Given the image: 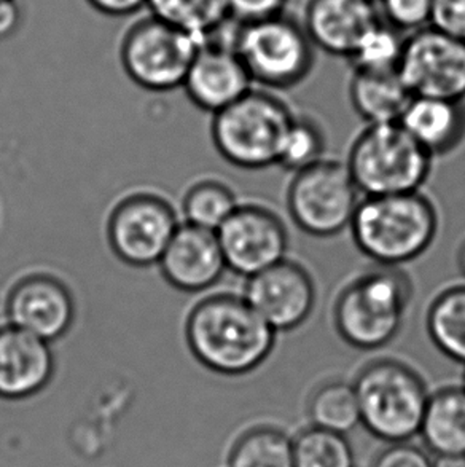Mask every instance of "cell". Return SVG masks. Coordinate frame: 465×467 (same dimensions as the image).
<instances>
[{
	"instance_id": "1",
	"label": "cell",
	"mask_w": 465,
	"mask_h": 467,
	"mask_svg": "<svg viewBox=\"0 0 465 467\" xmlns=\"http://www.w3.org/2000/svg\"><path fill=\"white\" fill-rule=\"evenodd\" d=\"M183 334L190 353L204 368L230 379L264 366L277 340L245 298L232 292L200 298L185 317Z\"/></svg>"
},
{
	"instance_id": "2",
	"label": "cell",
	"mask_w": 465,
	"mask_h": 467,
	"mask_svg": "<svg viewBox=\"0 0 465 467\" xmlns=\"http://www.w3.org/2000/svg\"><path fill=\"white\" fill-rule=\"evenodd\" d=\"M440 215L422 192L362 196L352 217V241L375 265L398 266L422 257L434 244Z\"/></svg>"
},
{
	"instance_id": "3",
	"label": "cell",
	"mask_w": 465,
	"mask_h": 467,
	"mask_svg": "<svg viewBox=\"0 0 465 467\" xmlns=\"http://www.w3.org/2000/svg\"><path fill=\"white\" fill-rule=\"evenodd\" d=\"M413 296L415 285L402 268H368L347 281L335 298V330L358 351L388 347L400 334Z\"/></svg>"
},
{
	"instance_id": "4",
	"label": "cell",
	"mask_w": 465,
	"mask_h": 467,
	"mask_svg": "<svg viewBox=\"0 0 465 467\" xmlns=\"http://www.w3.org/2000/svg\"><path fill=\"white\" fill-rule=\"evenodd\" d=\"M352 385L362 424L371 436L388 443L419 436L430 392L413 367L396 358H379L365 364Z\"/></svg>"
},
{
	"instance_id": "5",
	"label": "cell",
	"mask_w": 465,
	"mask_h": 467,
	"mask_svg": "<svg viewBox=\"0 0 465 467\" xmlns=\"http://www.w3.org/2000/svg\"><path fill=\"white\" fill-rule=\"evenodd\" d=\"M295 115L274 91L253 87L239 101L212 115V144L239 170H266L277 164Z\"/></svg>"
},
{
	"instance_id": "6",
	"label": "cell",
	"mask_w": 465,
	"mask_h": 467,
	"mask_svg": "<svg viewBox=\"0 0 465 467\" xmlns=\"http://www.w3.org/2000/svg\"><path fill=\"white\" fill-rule=\"evenodd\" d=\"M362 196L421 192L428 182L430 157L400 123L367 125L357 134L345 161Z\"/></svg>"
},
{
	"instance_id": "7",
	"label": "cell",
	"mask_w": 465,
	"mask_h": 467,
	"mask_svg": "<svg viewBox=\"0 0 465 467\" xmlns=\"http://www.w3.org/2000/svg\"><path fill=\"white\" fill-rule=\"evenodd\" d=\"M253 85L270 91L290 89L308 78L315 48L302 21L287 13L249 25H239L234 38Z\"/></svg>"
},
{
	"instance_id": "8",
	"label": "cell",
	"mask_w": 465,
	"mask_h": 467,
	"mask_svg": "<svg viewBox=\"0 0 465 467\" xmlns=\"http://www.w3.org/2000/svg\"><path fill=\"white\" fill-rule=\"evenodd\" d=\"M202 40L153 15L140 16L119 42V61L126 76L153 93L182 88Z\"/></svg>"
},
{
	"instance_id": "9",
	"label": "cell",
	"mask_w": 465,
	"mask_h": 467,
	"mask_svg": "<svg viewBox=\"0 0 465 467\" xmlns=\"http://www.w3.org/2000/svg\"><path fill=\"white\" fill-rule=\"evenodd\" d=\"M360 200L346 163L332 158L292 174L285 192L294 225L315 238H334L349 230Z\"/></svg>"
},
{
	"instance_id": "10",
	"label": "cell",
	"mask_w": 465,
	"mask_h": 467,
	"mask_svg": "<svg viewBox=\"0 0 465 467\" xmlns=\"http://www.w3.org/2000/svg\"><path fill=\"white\" fill-rule=\"evenodd\" d=\"M181 223V213L168 196L151 189H134L110 208L106 221L108 244L126 265H158Z\"/></svg>"
},
{
	"instance_id": "11",
	"label": "cell",
	"mask_w": 465,
	"mask_h": 467,
	"mask_svg": "<svg viewBox=\"0 0 465 467\" xmlns=\"http://www.w3.org/2000/svg\"><path fill=\"white\" fill-rule=\"evenodd\" d=\"M397 72L413 96L465 101V42L432 26L413 32Z\"/></svg>"
},
{
	"instance_id": "12",
	"label": "cell",
	"mask_w": 465,
	"mask_h": 467,
	"mask_svg": "<svg viewBox=\"0 0 465 467\" xmlns=\"http://www.w3.org/2000/svg\"><path fill=\"white\" fill-rule=\"evenodd\" d=\"M228 272L251 278L289 255V230L274 209L241 202L217 232Z\"/></svg>"
},
{
	"instance_id": "13",
	"label": "cell",
	"mask_w": 465,
	"mask_h": 467,
	"mask_svg": "<svg viewBox=\"0 0 465 467\" xmlns=\"http://www.w3.org/2000/svg\"><path fill=\"white\" fill-rule=\"evenodd\" d=\"M4 313L6 324L55 343L69 334L76 322V297L57 275L29 272L8 287Z\"/></svg>"
},
{
	"instance_id": "14",
	"label": "cell",
	"mask_w": 465,
	"mask_h": 467,
	"mask_svg": "<svg viewBox=\"0 0 465 467\" xmlns=\"http://www.w3.org/2000/svg\"><path fill=\"white\" fill-rule=\"evenodd\" d=\"M241 296L276 334L302 327L317 304L313 275L289 257L245 279Z\"/></svg>"
},
{
	"instance_id": "15",
	"label": "cell",
	"mask_w": 465,
	"mask_h": 467,
	"mask_svg": "<svg viewBox=\"0 0 465 467\" xmlns=\"http://www.w3.org/2000/svg\"><path fill=\"white\" fill-rule=\"evenodd\" d=\"M164 281L177 291L202 294L228 272L215 232L181 223L158 262Z\"/></svg>"
},
{
	"instance_id": "16",
	"label": "cell",
	"mask_w": 465,
	"mask_h": 467,
	"mask_svg": "<svg viewBox=\"0 0 465 467\" xmlns=\"http://www.w3.org/2000/svg\"><path fill=\"white\" fill-rule=\"evenodd\" d=\"M253 87L236 50L217 42L202 44L182 85L191 104L212 115L239 101Z\"/></svg>"
},
{
	"instance_id": "17",
	"label": "cell",
	"mask_w": 465,
	"mask_h": 467,
	"mask_svg": "<svg viewBox=\"0 0 465 467\" xmlns=\"http://www.w3.org/2000/svg\"><path fill=\"white\" fill-rule=\"evenodd\" d=\"M57 373L51 343L0 324V400L21 402L44 392Z\"/></svg>"
},
{
	"instance_id": "18",
	"label": "cell",
	"mask_w": 465,
	"mask_h": 467,
	"mask_svg": "<svg viewBox=\"0 0 465 467\" xmlns=\"http://www.w3.org/2000/svg\"><path fill=\"white\" fill-rule=\"evenodd\" d=\"M381 19L370 0H306L302 25L315 50L349 61Z\"/></svg>"
},
{
	"instance_id": "19",
	"label": "cell",
	"mask_w": 465,
	"mask_h": 467,
	"mask_svg": "<svg viewBox=\"0 0 465 467\" xmlns=\"http://www.w3.org/2000/svg\"><path fill=\"white\" fill-rule=\"evenodd\" d=\"M398 123L430 157H445L465 142V101L413 96Z\"/></svg>"
},
{
	"instance_id": "20",
	"label": "cell",
	"mask_w": 465,
	"mask_h": 467,
	"mask_svg": "<svg viewBox=\"0 0 465 467\" xmlns=\"http://www.w3.org/2000/svg\"><path fill=\"white\" fill-rule=\"evenodd\" d=\"M349 101L367 125L398 123L413 95L397 70L354 69L349 80Z\"/></svg>"
},
{
	"instance_id": "21",
	"label": "cell",
	"mask_w": 465,
	"mask_h": 467,
	"mask_svg": "<svg viewBox=\"0 0 465 467\" xmlns=\"http://www.w3.org/2000/svg\"><path fill=\"white\" fill-rule=\"evenodd\" d=\"M419 436L435 456L465 455V389L445 386L430 392Z\"/></svg>"
},
{
	"instance_id": "22",
	"label": "cell",
	"mask_w": 465,
	"mask_h": 467,
	"mask_svg": "<svg viewBox=\"0 0 465 467\" xmlns=\"http://www.w3.org/2000/svg\"><path fill=\"white\" fill-rule=\"evenodd\" d=\"M426 330L443 356L465 367V285H448L432 298Z\"/></svg>"
},
{
	"instance_id": "23",
	"label": "cell",
	"mask_w": 465,
	"mask_h": 467,
	"mask_svg": "<svg viewBox=\"0 0 465 467\" xmlns=\"http://www.w3.org/2000/svg\"><path fill=\"white\" fill-rule=\"evenodd\" d=\"M241 202L230 183L214 176L190 183L181 200V219L193 227L217 232Z\"/></svg>"
},
{
	"instance_id": "24",
	"label": "cell",
	"mask_w": 465,
	"mask_h": 467,
	"mask_svg": "<svg viewBox=\"0 0 465 467\" xmlns=\"http://www.w3.org/2000/svg\"><path fill=\"white\" fill-rule=\"evenodd\" d=\"M228 467H295L294 437L270 424H258L236 437Z\"/></svg>"
},
{
	"instance_id": "25",
	"label": "cell",
	"mask_w": 465,
	"mask_h": 467,
	"mask_svg": "<svg viewBox=\"0 0 465 467\" xmlns=\"http://www.w3.org/2000/svg\"><path fill=\"white\" fill-rule=\"evenodd\" d=\"M149 13L202 42L232 19L227 0H147Z\"/></svg>"
},
{
	"instance_id": "26",
	"label": "cell",
	"mask_w": 465,
	"mask_h": 467,
	"mask_svg": "<svg viewBox=\"0 0 465 467\" xmlns=\"http://www.w3.org/2000/svg\"><path fill=\"white\" fill-rule=\"evenodd\" d=\"M308 415L311 426L346 436L362 424L354 385L334 379L319 386L309 399Z\"/></svg>"
},
{
	"instance_id": "27",
	"label": "cell",
	"mask_w": 465,
	"mask_h": 467,
	"mask_svg": "<svg viewBox=\"0 0 465 467\" xmlns=\"http://www.w3.org/2000/svg\"><path fill=\"white\" fill-rule=\"evenodd\" d=\"M295 467H356L346 436L309 426L294 437Z\"/></svg>"
},
{
	"instance_id": "28",
	"label": "cell",
	"mask_w": 465,
	"mask_h": 467,
	"mask_svg": "<svg viewBox=\"0 0 465 467\" xmlns=\"http://www.w3.org/2000/svg\"><path fill=\"white\" fill-rule=\"evenodd\" d=\"M327 136L321 123L308 115H295L284 138L277 166L295 174L326 157Z\"/></svg>"
},
{
	"instance_id": "29",
	"label": "cell",
	"mask_w": 465,
	"mask_h": 467,
	"mask_svg": "<svg viewBox=\"0 0 465 467\" xmlns=\"http://www.w3.org/2000/svg\"><path fill=\"white\" fill-rule=\"evenodd\" d=\"M405 34L383 19L360 42L349 63L354 69L390 72L397 70L402 57Z\"/></svg>"
},
{
	"instance_id": "30",
	"label": "cell",
	"mask_w": 465,
	"mask_h": 467,
	"mask_svg": "<svg viewBox=\"0 0 465 467\" xmlns=\"http://www.w3.org/2000/svg\"><path fill=\"white\" fill-rule=\"evenodd\" d=\"M434 0H379L377 10L384 23L409 36L430 26Z\"/></svg>"
},
{
	"instance_id": "31",
	"label": "cell",
	"mask_w": 465,
	"mask_h": 467,
	"mask_svg": "<svg viewBox=\"0 0 465 467\" xmlns=\"http://www.w3.org/2000/svg\"><path fill=\"white\" fill-rule=\"evenodd\" d=\"M227 4L232 19L249 25L287 13L289 0H227Z\"/></svg>"
},
{
	"instance_id": "32",
	"label": "cell",
	"mask_w": 465,
	"mask_h": 467,
	"mask_svg": "<svg viewBox=\"0 0 465 467\" xmlns=\"http://www.w3.org/2000/svg\"><path fill=\"white\" fill-rule=\"evenodd\" d=\"M430 26L465 42V0H434Z\"/></svg>"
},
{
	"instance_id": "33",
	"label": "cell",
	"mask_w": 465,
	"mask_h": 467,
	"mask_svg": "<svg viewBox=\"0 0 465 467\" xmlns=\"http://www.w3.org/2000/svg\"><path fill=\"white\" fill-rule=\"evenodd\" d=\"M373 467H434V460L426 450L413 443H389L375 458Z\"/></svg>"
},
{
	"instance_id": "34",
	"label": "cell",
	"mask_w": 465,
	"mask_h": 467,
	"mask_svg": "<svg viewBox=\"0 0 465 467\" xmlns=\"http://www.w3.org/2000/svg\"><path fill=\"white\" fill-rule=\"evenodd\" d=\"M96 12L112 18L131 16L147 6V0H87Z\"/></svg>"
},
{
	"instance_id": "35",
	"label": "cell",
	"mask_w": 465,
	"mask_h": 467,
	"mask_svg": "<svg viewBox=\"0 0 465 467\" xmlns=\"http://www.w3.org/2000/svg\"><path fill=\"white\" fill-rule=\"evenodd\" d=\"M23 12L18 0L0 2V42L13 37L21 27Z\"/></svg>"
},
{
	"instance_id": "36",
	"label": "cell",
	"mask_w": 465,
	"mask_h": 467,
	"mask_svg": "<svg viewBox=\"0 0 465 467\" xmlns=\"http://www.w3.org/2000/svg\"><path fill=\"white\" fill-rule=\"evenodd\" d=\"M434 467H465V455L437 456Z\"/></svg>"
},
{
	"instance_id": "37",
	"label": "cell",
	"mask_w": 465,
	"mask_h": 467,
	"mask_svg": "<svg viewBox=\"0 0 465 467\" xmlns=\"http://www.w3.org/2000/svg\"><path fill=\"white\" fill-rule=\"evenodd\" d=\"M456 262H458V268H460V275L465 278V240L464 243L460 244V251H458Z\"/></svg>"
},
{
	"instance_id": "38",
	"label": "cell",
	"mask_w": 465,
	"mask_h": 467,
	"mask_svg": "<svg viewBox=\"0 0 465 467\" xmlns=\"http://www.w3.org/2000/svg\"><path fill=\"white\" fill-rule=\"evenodd\" d=\"M370 2H373V4H377V2H379V0H370Z\"/></svg>"
},
{
	"instance_id": "39",
	"label": "cell",
	"mask_w": 465,
	"mask_h": 467,
	"mask_svg": "<svg viewBox=\"0 0 465 467\" xmlns=\"http://www.w3.org/2000/svg\"><path fill=\"white\" fill-rule=\"evenodd\" d=\"M462 388L465 389V373H464V381H462Z\"/></svg>"
},
{
	"instance_id": "40",
	"label": "cell",
	"mask_w": 465,
	"mask_h": 467,
	"mask_svg": "<svg viewBox=\"0 0 465 467\" xmlns=\"http://www.w3.org/2000/svg\"><path fill=\"white\" fill-rule=\"evenodd\" d=\"M0 2H5V0H0Z\"/></svg>"
}]
</instances>
